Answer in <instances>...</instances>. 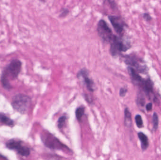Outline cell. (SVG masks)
<instances>
[{
  "label": "cell",
  "instance_id": "6da1fadb",
  "mask_svg": "<svg viewBox=\"0 0 161 160\" xmlns=\"http://www.w3.org/2000/svg\"><path fill=\"white\" fill-rule=\"evenodd\" d=\"M109 51L112 56H117L122 52H125L131 48L130 42L126 40L124 36L114 35L110 43Z\"/></svg>",
  "mask_w": 161,
  "mask_h": 160
},
{
  "label": "cell",
  "instance_id": "7a4b0ae2",
  "mask_svg": "<svg viewBox=\"0 0 161 160\" xmlns=\"http://www.w3.org/2000/svg\"><path fill=\"white\" fill-rule=\"evenodd\" d=\"M31 103L30 97L24 94H17L12 98L11 106L16 111L25 114L28 111Z\"/></svg>",
  "mask_w": 161,
  "mask_h": 160
},
{
  "label": "cell",
  "instance_id": "3957f363",
  "mask_svg": "<svg viewBox=\"0 0 161 160\" xmlns=\"http://www.w3.org/2000/svg\"><path fill=\"white\" fill-rule=\"evenodd\" d=\"M97 31L98 36L104 43L110 44L114 34L105 20L101 19L97 23Z\"/></svg>",
  "mask_w": 161,
  "mask_h": 160
},
{
  "label": "cell",
  "instance_id": "277c9868",
  "mask_svg": "<svg viewBox=\"0 0 161 160\" xmlns=\"http://www.w3.org/2000/svg\"><path fill=\"white\" fill-rule=\"evenodd\" d=\"M41 140L45 146L50 149H57V150H62L63 149L69 148L60 141L56 138L54 135L48 132H44L41 134Z\"/></svg>",
  "mask_w": 161,
  "mask_h": 160
},
{
  "label": "cell",
  "instance_id": "5b68a950",
  "mask_svg": "<svg viewBox=\"0 0 161 160\" xmlns=\"http://www.w3.org/2000/svg\"><path fill=\"white\" fill-rule=\"evenodd\" d=\"M22 62L18 59H13L5 68L2 75L5 76L8 80H15L18 78L22 68Z\"/></svg>",
  "mask_w": 161,
  "mask_h": 160
},
{
  "label": "cell",
  "instance_id": "8992f818",
  "mask_svg": "<svg viewBox=\"0 0 161 160\" xmlns=\"http://www.w3.org/2000/svg\"><path fill=\"white\" fill-rule=\"evenodd\" d=\"M22 141L12 139L8 141L6 147L8 149L15 150L19 155L22 157H27L30 155V149L29 147L22 145Z\"/></svg>",
  "mask_w": 161,
  "mask_h": 160
},
{
  "label": "cell",
  "instance_id": "52a82bcc",
  "mask_svg": "<svg viewBox=\"0 0 161 160\" xmlns=\"http://www.w3.org/2000/svg\"><path fill=\"white\" fill-rule=\"evenodd\" d=\"M124 61L129 66L133 68L138 72L144 73L147 71V67L143 64V61L134 55H125L124 56Z\"/></svg>",
  "mask_w": 161,
  "mask_h": 160
},
{
  "label": "cell",
  "instance_id": "ba28073f",
  "mask_svg": "<svg viewBox=\"0 0 161 160\" xmlns=\"http://www.w3.org/2000/svg\"><path fill=\"white\" fill-rule=\"evenodd\" d=\"M108 18L118 35L124 36L127 25L123 18L120 16L108 15Z\"/></svg>",
  "mask_w": 161,
  "mask_h": 160
},
{
  "label": "cell",
  "instance_id": "9c48e42d",
  "mask_svg": "<svg viewBox=\"0 0 161 160\" xmlns=\"http://www.w3.org/2000/svg\"><path fill=\"white\" fill-rule=\"evenodd\" d=\"M78 78H81L83 79L84 84L87 87V89L90 92L94 91V83L92 79L89 77L88 70L85 69L80 70L77 74Z\"/></svg>",
  "mask_w": 161,
  "mask_h": 160
},
{
  "label": "cell",
  "instance_id": "30bf717a",
  "mask_svg": "<svg viewBox=\"0 0 161 160\" xmlns=\"http://www.w3.org/2000/svg\"><path fill=\"white\" fill-rule=\"evenodd\" d=\"M127 69L132 83L135 85L141 86L144 79L142 78V77L137 73V70H135L133 68L128 66Z\"/></svg>",
  "mask_w": 161,
  "mask_h": 160
},
{
  "label": "cell",
  "instance_id": "8fae6325",
  "mask_svg": "<svg viewBox=\"0 0 161 160\" xmlns=\"http://www.w3.org/2000/svg\"><path fill=\"white\" fill-rule=\"evenodd\" d=\"M141 87L142 88L143 90L147 95H149L151 93L153 92V83L150 79L144 80Z\"/></svg>",
  "mask_w": 161,
  "mask_h": 160
},
{
  "label": "cell",
  "instance_id": "7c38bea8",
  "mask_svg": "<svg viewBox=\"0 0 161 160\" xmlns=\"http://www.w3.org/2000/svg\"><path fill=\"white\" fill-rule=\"evenodd\" d=\"M138 136L139 139H140V141H141L142 149L143 151H145L147 149L148 146H149L148 138L144 133L142 132H139Z\"/></svg>",
  "mask_w": 161,
  "mask_h": 160
},
{
  "label": "cell",
  "instance_id": "4fadbf2b",
  "mask_svg": "<svg viewBox=\"0 0 161 160\" xmlns=\"http://www.w3.org/2000/svg\"><path fill=\"white\" fill-rule=\"evenodd\" d=\"M0 123L10 127H13L14 125L13 120L2 113H0Z\"/></svg>",
  "mask_w": 161,
  "mask_h": 160
},
{
  "label": "cell",
  "instance_id": "5bb4252c",
  "mask_svg": "<svg viewBox=\"0 0 161 160\" xmlns=\"http://www.w3.org/2000/svg\"><path fill=\"white\" fill-rule=\"evenodd\" d=\"M125 124L127 127L131 126L132 124L131 113L127 108H125Z\"/></svg>",
  "mask_w": 161,
  "mask_h": 160
},
{
  "label": "cell",
  "instance_id": "9a60e30c",
  "mask_svg": "<svg viewBox=\"0 0 161 160\" xmlns=\"http://www.w3.org/2000/svg\"><path fill=\"white\" fill-rule=\"evenodd\" d=\"M1 80L3 87L5 89L8 90V91L11 90V88H12V86H11V84L9 82V80L5 76L2 75Z\"/></svg>",
  "mask_w": 161,
  "mask_h": 160
},
{
  "label": "cell",
  "instance_id": "2e32d148",
  "mask_svg": "<svg viewBox=\"0 0 161 160\" xmlns=\"http://www.w3.org/2000/svg\"><path fill=\"white\" fill-rule=\"evenodd\" d=\"M104 3L107 4L112 10L115 11L118 9V7L115 0H104Z\"/></svg>",
  "mask_w": 161,
  "mask_h": 160
},
{
  "label": "cell",
  "instance_id": "e0dca14e",
  "mask_svg": "<svg viewBox=\"0 0 161 160\" xmlns=\"http://www.w3.org/2000/svg\"><path fill=\"white\" fill-rule=\"evenodd\" d=\"M153 129L155 131L157 130L158 128L159 125V118L158 114L156 112H154L153 115Z\"/></svg>",
  "mask_w": 161,
  "mask_h": 160
},
{
  "label": "cell",
  "instance_id": "ac0fdd59",
  "mask_svg": "<svg viewBox=\"0 0 161 160\" xmlns=\"http://www.w3.org/2000/svg\"><path fill=\"white\" fill-rule=\"evenodd\" d=\"M84 114V107H80L77 108L75 111V115L77 120L80 121Z\"/></svg>",
  "mask_w": 161,
  "mask_h": 160
},
{
  "label": "cell",
  "instance_id": "d6986e66",
  "mask_svg": "<svg viewBox=\"0 0 161 160\" xmlns=\"http://www.w3.org/2000/svg\"><path fill=\"white\" fill-rule=\"evenodd\" d=\"M136 125L139 128L143 127V122L142 119V116L140 115H137L135 117Z\"/></svg>",
  "mask_w": 161,
  "mask_h": 160
},
{
  "label": "cell",
  "instance_id": "ffe728a7",
  "mask_svg": "<svg viewBox=\"0 0 161 160\" xmlns=\"http://www.w3.org/2000/svg\"><path fill=\"white\" fill-rule=\"evenodd\" d=\"M69 13V10L67 8H62L59 11V17L60 18H64L67 17Z\"/></svg>",
  "mask_w": 161,
  "mask_h": 160
},
{
  "label": "cell",
  "instance_id": "44dd1931",
  "mask_svg": "<svg viewBox=\"0 0 161 160\" xmlns=\"http://www.w3.org/2000/svg\"><path fill=\"white\" fill-rule=\"evenodd\" d=\"M66 119H67V117L65 116H61L59 118L58 120V126L59 129H61L63 127L64 125H65V123H66Z\"/></svg>",
  "mask_w": 161,
  "mask_h": 160
},
{
  "label": "cell",
  "instance_id": "7402d4cb",
  "mask_svg": "<svg viewBox=\"0 0 161 160\" xmlns=\"http://www.w3.org/2000/svg\"><path fill=\"white\" fill-rule=\"evenodd\" d=\"M138 103L141 106H143L144 105L145 101V99L143 97H141V96H139V97H138Z\"/></svg>",
  "mask_w": 161,
  "mask_h": 160
},
{
  "label": "cell",
  "instance_id": "603a6c76",
  "mask_svg": "<svg viewBox=\"0 0 161 160\" xmlns=\"http://www.w3.org/2000/svg\"><path fill=\"white\" fill-rule=\"evenodd\" d=\"M127 91L128 90L127 88H124V87L121 88L120 90V94H120V96H125V95L126 94Z\"/></svg>",
  "mask_w": 161,
  "mask_h": 160
},
{
  "label": "cell",
  "instance_id": "cb8c5ba5",
  "mask_svg": "<svg viewBox=\"0 0 161 160\" xmlns=\"http://www.w3.org/2000/svg\"><path fill=\"white\" fill-rule=\"evenodd\" d=\"M143 17L147 21H150L152 19V18H151L150 15L147 14V13H145V14H144Z\"/></svg>",
  "mask_w": 161,
  "mask_h": 160
},
{
  "label": "cell",
  "instance_id": "d4e9b609",
  "mask_svg": "<svg viewBox=\"0 0 161 160\" xmlns=\"http://www.w3.org/2000/svg\"><path fill=\"white\" fill-rule=\"evenodd\" d=\"M152 106H153V105H152V103L151 102H150V103H147L146 105V110L147 111H151L152 110Z\"/></svg>",
  "mask_w": 161,
  "mask_h": 160
},
{
  "label": "cell",
  "instance_id": "484cf974",
  "mask_svg": "<svg viewBox=\"0 0 161 160\" xmlns=\"http://www.w3.org/2000/svg\"><path fill=\"white\" fill-rule=\"evenodd\" d=\"M0 158H2L3 159H7L6 157H4V156H3V155H1V154H0Z\"/></svg>",
  "mask_w": 161,
  "mask_h": 160
}]
</instances>
